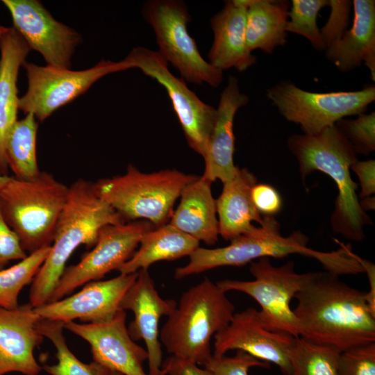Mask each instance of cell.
I'll use <instances>...</instances> for the list:
<instances>
[{
    "mask_svg": "<svg viewBox=\"0 0 375 375\" xmlns=\"http://www.w3.org/2000/svg\"><path fill=\"white\" fill-rule=\"evenodd\" d=\"M132 68L140 69L166 90L188 144L203 157L217 117V108L202 101L182 78L173 75L168 62L158 51L135 47L126 56Z\"/></svg>",
    "mask_w": 375,
    "mask_h": 375,
    "instance_id": "7c38bea8",
    "label": "cell"
},
{
    "mask_svg": "<svg viewBox=\"0 0 375 375\" xmlns=\"http://www.w3.org/2000/svg\"><path fill=\"white\" fill-rule=\"evenodd\" d=\"M288 147L297 160L303 178L320 171L333 179L338 196L331 217L332 229L347 240L361 242L364 227L372 222L360 206L358 185L350 174L358 158L349 142L334 125L315 135L293 134L288 138Z\"/></svg>",
    "mask_w": 375,
    "mask_h": 375,
    "instance_id": "277c9868",
    "label": "cell"
},
{
    "mask_svg": "<svg viewBox=\"0 0 375 375\" xmlns=\"http://www.w3.org/2000/svg\"><path fill=\"white\" fill-rule=\"evenodd\" d=\"M23 65L28 87L26 94L19 99L18 108L25 114L33 113L41 122L84 93L101 77L132 68L126 58L119 62L101 60L93 67L80 71L41 67L26 62Z\"/></svg>",
    "mask_w": 375,
    "mask_h": 375,
    "instance_id": "8fae6325",
    "label": "cell"
},
{
    "mask_svg": "<svg viewBox=\"0 0 375 375\" xmlns=\"http://www.w3.org/2000/svg\"><path fill=\"white\" fill-rule=\"evenodd\" d=\"M328 6V0H292L288 12L286 31L306 38L313 48L325 51L317 16L323 8Z\"/></svg>",
    "mask_w": 375,
    "mask_h": 375,
    "instance_id": "1f68e13d",
    "label": "cell"
},
{
    "mask_svg": "<svg viewBox=\"0 0 375 375\" xmlns=\"http://www.w3.org/2000/svg\"><path fill=\"white\" fill-rule=\"evenodd\" d=\"M123 218L100 197L96 183L79 178L68 188L49 253L32 281L29 303L36 308L50 301L65 265L78 247L94 246L99 231Z\"/></svg>",
    "mask_w": 375,
    "mask_h": 375,
    "instance_id": "3957f363",
    "label": "cell"
},
{
    "mask_svg": "<svg viewBox=\"0 0 375 375\" xmlns=\"http://www.w3.org/2000/svg\"><path fill=\"white\" fill-rule=\"evenodd\" d=\"M226 292L208 278L184 292L160 331V342L176 358L205 367L210 342L235 314Z\"/></svg>",
    "mask_w": 375,
    "mask_h": 375,
    "instance_id": "5b68a950",
    "label": "cell"
},
{
    "mask_svg": "<svg viewBox=\"0 0 375 375\" xmlns=\"http://www.w3.org/2000/svg\"><path fill=\"white\" fill-rule=\"evenodd\" d=\"M336 349L297 337L288 357L290 375H338Z\"/></svg>",
    "mask_w": 375,
    "mask_h": 375,
    "instance_id": "f546056e",
    "label": "cell"
},
{
    "mask_svg": "<svg viewBox=\"0 0 375 375\" xmlns=\"http://www.w3.org/2000/svg\"><path fill=\"white\" fill-rule=\"evenodd\" d=\"M356 258L362 265L364 272L368 276L370 290L365 293V298L370 308L375 312V266L372 262L362 259L358 255Z\"/></svg>",
    "mask_w": 375,
    "mask_h": 375,
    "instance_id": "60d3db41",
    "label": "cell"
},
{
    "mask_svg": "<svg viewBox=\"0 0 375 375\" xmlns=\"http://www.w3.org/2000/svg\"><path fill=\"white\" fill-rule=\"evenodd\" d=\"M248 0L227 1L210 19L214 40L208 53L210 63L223 71L235 68L244 72L256 62L246 40Z\"/></svg>",
    "mask_w": 375,
    "mask_h": 375,
    "instance_id": "44dd1931",
    "label": "cell"
},
{
    "mask_svg": "<svg viewBox=\"0 0 375 375\" xmlns=\"http://www.w3.org/2000/svg\"><path fill=\"white\" fill-rule=\"evenodd\" d=\"M267 98L287 121L300 126L303 134L315 135L347 117L367 112L375 101V86L347 92H314L290 81H281L267 90Z\"/></svg>",
    "mask_w": 375,
    "mask_h": 375,
    "instance_id": "9c48e42d",
    "label": "cell"
},
{
    "mask_svg": "<svg viewBox=\"0 0 375 375\" xmlns=\"http://www.w3.org/2000/svg\"><path fill=\"white\" fill-rule=\"evenodd\" d=\"M110 375H123V374L117 372H111Z\"/></svg>",
    "mask_w": 375,
    "mask_h": 375,
    "instance_id": "f6af8a7d",
    "label": "cell"
},
{
    "mask_svg": "<svg viewBox=\"0 0 375 375\" xmlns=\"http://www.w3.org/2000/svg\"><path fill=\"white\" fill-rule=\"evenodd\" d=\"M269 368L270 364L261 361L245 352L237 351L233 356L215 358L204 367L211 375H249L251 367Z\"/></svg>",
    "mask_w": 375,
    "mask_h": 375,
    "instance_id": "e575fe53",
    "label": "cell"
},
{
    "mask_svg": "<svg viewBox=\"0 0 375 375\" xmlns=\"http://www.w3.org/2000/svg\"><path fill=\"white\" fill-rule=\"evenodd\" d=\"M40 319L29 303L13 310L0 308V375H38L42 370L34 356L44 339L38 328Z\"/></svg>",
    "mask_w": 375,
    "mask_h": 375,
    "instance_id": "d6986e66",
    "label": "cell"
},
{
    "mask_svg": "<svg viewBox=\"0 0 375 375\" xmlns=\"http://www.w3.org/2000/svg\"><path fill=\"white\" fill-rule=\"evenodd\" d=\"M248 101L249 97L240 92L238 80L229 76L220 96L216 120L203 157L205 168L202 176L211 183L219 180L224 183L239 170L233 161V122L237 111Z\"/></svg>",
    "mask_w": 375,
    "mask_h": 375,
    "instance_id": "ffe728a7",
    "label": "cell"
},
{
    "mask_svg": "<svg viewBox=\"0 0 375 375\" xmlns=\"http://www.w3.org/2000/svg\"><path fill=\"white\" fill-rule=\"evenodd\" d=\"M338 372V375H375V342L340 352Z\"/></svg>",
    "mask_w": 375,
    "mask_h": 375,
    "instance_id": "836d02e7",
    "label": "cell"
},
{
    "mask_svg": "<svg viewBox=\"0 0 375 375\" xmlns=\"http://www.w3.org/2000/svg\"><path fill=\"white\" fill-rule=\"evenodd\" d=\"M162 375H211L199 365L171 356L162 365Z\"/></svg>",
    "mask_w": 375,
    "mask_h": 375,
    "instance_id": "ab89813d",
    "label": "cell"
},
{
    "mask_svg": "<svg viewBox=\"0 0 375 375\" xmlns=\"http://www.w3.org/2000/svg\"><path fill=\"white\" fill-rule=\"evenodd\" d=\"M294 299L297 304L293 310L300 337L340 352L375 342V312L365 292L346 284L338 276L316 272Z\"/></svg>",
    "mask_w": 375,
    "mask_h": 375,
    "instance_id": "6da1fadb",
    "label": "cell"
},
{
    "mask_svg": "<svg viewBox=\"0 0 375 375\" xmlns=\"http://www.w3.org/2000/svg\"><path fill=\"white\" fill-rule=\"evenodd\" d=\"M138 272L119 274L105 281H93L78 292L34 308L41 319L63 323L80 319L85 323L106 322L122 310V300L135 281Z\"/></svg>",
    "mask_w": 375,
    "mask_h": 375,
    "instance_id": "e0dca14e",
    "label": "cell"
},
{
    "mask_svg": "<svg viewBox=\"0 0 375 375\" xmlns=\"http://www.w3.org/2000/svg\"><path fill=\"white\" fill-rule=\"evenodd\" d=\"M17 233L5 221L0 210V269L12 260H21L27 256Z\"/></svg>",
    "mask_w": 375,
    "mask_h": 375,
    "instance_id": "8d00e7d4",
    "label": "cell"
},
{
    "mask_svg": "<svg viewBox=\"0 0 375 375\" xmlns=\"http://www.w3.org/2000/svg\"><path fill=\"white\" fill-rule=\"evenodd\" d=\"M68 188L40 172L30 180L11 177L0 192L2 215L28 254L51 245Z\"/></svg>",
    "mask_w": 375,
    "mask_h": 375,
    "instance_id": "8992f818",
    "label": "cell"
},
{
    "mask_svg": "<svg viewBox=\"0 0 375 375\" xmlns=\"http://www.w3.org/2000/svg\"><path fill=\"white\" fill-rule=\"evenodd\" d=\"M154 228L147 220L103 226L93 249L78 263L65 268L49 302L62 299L76 288L118 270L133 256L142 235Z\"/></svg>",
    "mask_w": 375,
    "mask_h": 375,
    "instance_id": "4fadbf2b",
    "label": "cell"
},
{
    "mask_svg": "<svg viewBox=\"0 0 375 375\" xmlns=\"http://www.w3.org/2000/svg\"><path fill=\"white\" fill-rule=\"evenodd\" d=\"M11 177L8 176H4L0 174V192L3 188V187L6 185V184L8 182V181L10 179Z\"/></svg>",
    "mask_w": 375,
    "mask_h": 375,
    "instance_id": "7bdbcfd3",
    "label": "cell"
},
{
    "mask_svg": "<svg viewBox=\"0 0 375 375\" xmlns=\"http://www.w3.org/2000/svg\"><path fill=\"white\" fill-rule=\"evenodd\" d=\"M249 270L253 280L225 279L217 284L226 292L238 291L253 298L260 307V317L267 329L299 337V326L291 301L316 272L297 273L292 261L276 267L269 258L250 262Z\"/></svg>",
    "mask_w": 375,
    "mask_h": 375,
    "instance_id": "ba28073f",
    "label": "cell"
},
{
    "mask_svg": "<svg viewBox=\"0 0 375 375\" xmlns=\"http://www.w3.org/2000/svg\"><path fill=\"white\" fill-rule=\"evenodd\" d=\"M251 199L257 210L264 216L273 217L282 207L280 194L269 184H255L251 189Z\"/></svg>",
    "mask_w": 375,
    "mask_h": 375,
    "instance_id": "74e56055",
    "label": "cell"
},
{
    "mask_svg": "<svg viewBox=\"0 0 375 375\" xmlns=\"http://www.w3.org/2000/svg\"><path fill=\"white\" fill-rule=\"evenodd\" d=\"M200 242L178 231L169 223L146 232L141 238L138 249L117 271L132 274L148 269L153 263L174 260L190 256Z\"/></svg>",
    "mask_w": 375,
    "mask_h": 375,
    "instance_id": "484cf974",
    "label": "cell"
},
{
    "mask_svg": "<svg viewBox=\"0 0 375 375\" xmlns=\"http://www.w3.org/2000/svg\"><path fill=\"white\" fill-rule=\"evenodd\" d=\"M350 29L326 50V58L339 71L349 72L363 62L375 81V1L353 0Z\"/></svg>",
    "mask_w": 375,
    "mask_h": 375,
    "instance_id": "7402d4cb",
    "label": "cell"
},
{
    "mask_svg": "<svg viewBox=\"0 0 375 375\" xmlns=\"http://www.w3.org/2000/svg\"><path fill=\"white\" fill-rule=\"evenodd\" d=\"M199 176L176 169L144 173L129 165L124 174L96 183L98 192L125 221L147 220L155 227L169 223L186 185Z\"/></svg>",
    "mask_w": 375,
    "mask_h": 375,
    "instance_id": "52a82bcc",
    "label": "cell"
},
{
    "mask_svg": "<svg viewBox=\"0 0 375 375\" xmlns=\"http://www.w3.org/2000/svg\"><path fill=\"white\" fill-rule=\"evenodd\" d=\"M351 144L356 154L369 155L375 150V112L355 119L344 118L335 124Z\"/></svg>",
    "mask_w": 375,
    "mask_h": 375,
    "instance_id": "d6a6232c",
    "label": "cell"
},
{
    "mask_svg": "<svg viewBox=\"0 0 375 375\" xmlns=\"http://www.w3.org/2000/svg\"><path fill=\"white\" fill-rule=\"evenodd\" d=\"M226 247L206 249L199 247L184 266L176 269L174 277L182 279L219 267H239L262 258H283L299 254L319 261L326 272L340 276L354 274L358 263L349 246L341 244L336 251L324 252L308 246V238L301 231L288 236L281 233L274 217L263 216V223L230 241Z\"/></svg>",
    "mask_w": 375,
    "mask_h": 375,
    "instance_id": "7a4b0ae2",
    "label": "cell"
},
{
    "mask_svg": "<svg viewBox=\"0 0 375 375\" xmlns=\"http://www.w3.org/2000/svg\"><path fill=\"white\" fill-rule=\"evenodd\" d=\"M144 14L155 33L159 53L188 82L218 87L223 71L214 67L201 55L188 31L190 21L186 6L176 0H155L147 3Z\"/></svg>",
    "mask_w": 375,
    "mask_h": 375,
    "instance_id": "30bf717a",
    "label": "cell"
},
{
    "mask_svg": "<svg viewBox=\"0 0 375 375\" xmlns=\"http://www.w3.org/2000/svg\"><path fill=\"white\" fill-rule=\"evenodd\" d=\"M211 184L201 176L186 185L169 222L175 228L208 245L215 244L219 235Z\"/></svg>",
    "mask_w": 375,
    "mask_h": 375,
    "instance_id": "cb8c5ba5",
    "label": "cell"
},
{
    "mask_svg": "<svg viewBox=\"0 0 375 375\" xmlns=\"http://www.w3.org/2000/svg\"><path fill=\"white\" fill-rule=\"evenodd\" d=\"M360 206L362 210H374L375 207L374 197H367L360 200Z\"/></svg>",
    "mask_w": 375,
    "mask_h": 375,
    "instance_id": "b9f144b4",
    "label": "cell"
},
{
    "mask_svg": "<svg viewBox=\"0 0 375 375\" xmlns=\"http://www.w3.org/2000/svg\"><path fill=\"white\" fill-rule=\"evenodd\" d=\"M126 313L119 310L110 319L97 323H64V328L87 341L93 361L123 375H149L143 367L147 352L131 338Z\"/></svg>",
    "mask_w": 375,
    "mask_h": 375,
    "instance_id": "2e32d148",
    "label": "cell"
},
{
    "mask_svg": "<svg viewBox=\"0 0 375 375\" xmlns=\"http://www.w3.org/2000/svg\"><path fill=\"white\" fill-rule=\"evenodd\" d=\"M214 338L213 357H222L231 350L242 351L261 361L274 364L283 375L291 374L288 354L295 337L267 329L259 311L254 308L235 312L228 324Z\"/></svg>",
    "mask_w": 375,
    "mask_h": 375,
    "instance_id": "5bb4252c",
    "label": "cell"
},
{
    "mask_svg": "<svg viewBox=\"0 0 375 375\" xmlns=\"http://www.w3.org/2000/svg\"><path fill=\"white\" fill-rule=\"evenodd\" d=\"M290 3L287 0H248L246 40L249 50L271 54L287 42Z\"/></svg>",
    "mask_w": 375,
    "mask_h": 375,
    "instance_id": "4316f807",
    "label": "cell"
},
{
    "mask_svg": "<svg viewBox=\"0 0 375 375\" xmlns=\"http://www.w3.org/2000/svg\"><path fill=\"white\" fill-rule=\"evenodd\" d=\"M38 123L33 113L14 124L7 140L6 159L15 178L30 180L40 172L36 153Z\"/></svg>",
    "mask_w": 375,
    "mask_h": 375,
    "instance_id": "83f0119b",
    "label": "cell"
},
{
    "mask_svg": "<svg viewBox=\"0 0 375 375\" xmlns=\"http://www.w3.org/2000/svg\"><path fill=\"white\" fill-rule=\"evenodd\" d=\"M9 27L0 25V40L8 32Z\"/></svg>",
    "mask_w": 375,
    "mask_h": 375,
    "instance_id": "ee69618b",
    "label": "cell"
},
{
    "mask_svg": "<svg viewBox=\"0 0 375 375\" xmlns=\"http://www.w3.org/2000/svg\"><path fill=\"white\" fill-rule=\"evenodd\" d=\"M351 169L357 175L360 182L361 190L358 194L359 199L374 194L375 192V160H357L351 165Z\"/></svg>",
    "mask_w": 375,
    "mask_h": 375,
    "instance_id": "f35d334b",
    "label": "cell"
},
{
    "mask_svg": "<svg viewBox=\"0 0 375 375\" xmlns=\"http://www.w3.org/2000/svg\"><path fill=\"white\" fill-rule=\"evenodd\" d=\"M2 2L10 13L13 28L31 49L42 55L48 66L70 67L72 56L80 40L76 32L56 21L38 1Z\"/></svg>",
    "mask_w": 375,
    "mask_h": 375,
    "instance_id": "9a60e30c",
    "label": "cell"
},
{
    "mask_svg": "<svg viewBox=\"0 0 375 375\" xmlns=\"http://www.w3.org/2000/svg\"><path fill=\"white\" fill-rule=\"evenodd\" d=\"M328 6L331 7L329 17L324 26L320 29L326 49L347 30L352 1L328 0Z\"/></svg>",
    "mask_w": 375,
    "mask_h": 375,
    "instance_id": "d590c367",
    "label": "cell"
},
{
    "mask_svg": "<svg viewBox=\"0 0 375 375\" xmlns=\"http://www.w3.org/2000/svg\"><path fill=\"white\" fill-rule=\"evenodd\" d=\"M38 328L56 350L57 363L42 367L47 373L50 375H110L111 371L103 365L94 361L86 364L72 352L63 335V322L40 319Z\"/></svg>",
    "mask_w": 375,
    "mask_h": 375,
    "instance_id": "f1b7e54d",
    "label": "cell"
},
{
    "mask_svg": "<svg viewBox=\"0 0 375 375\" xmlns=\"http://www.w3.org/2000/svg\"><path fill=\"white\" fill-rule=\"evenodd\" d=\"M176 303L160 297L148 269L138 271L135 281L122 300L120 308L134 315L128 328L131 338L134 341L142 340L146 345L149 375H162L159 323L162 317L172 312Z\"/></svg>",
    "mask_w": 375,
    "mask_h": 375,
    "instance_id": "ac0fdd59",
    "label": "cell"
},
{
    "mask_svg": "<svg viewBox=\"0 0 375 375\" xmlns=\"http://www.w3.org/2000/svg\"><path fill=\"white\" fill-rule=\"evenodd\" d=\"M31 49L12 27L0 40V174L8 176L6 146L17 121L19 103L17 80L19 67Z\"/></svg>",
    "mask_w": 375,
    "mask_h": 375,
    "instance_id": "603a6c76",
    "label": "cell"
},
{
    "mask_svg": "<svg viewBox=\"0 0 375 375\" xmlns=\"http://www.w3.org/2000/svg\"><path fill=\"white\" fill-rule=\"evenodd\" d=\"M258 183L256 176L247 169L239 168L231 180L223 183L221 194L216 199L219 234L231 240L245 234L263 223V217L251 199V189Z\"/></svg>",
    "mask_w": 375,
    "mask_h": 375,
    "instance_id": "d4e9b609",
    "label": "cell"
},
{
    "mask_svg": "<svg viewBox=\"0 0 375 375\" xmlns=\"http://www.w3.org/2000/svg\"><path fill=\"white\" fill-rule=\"evenodd\" d=\"M50 249L51 246L43 247L28 254L17 264L0 269V308L13 310L19 306L20 291L33 281Z\"/></svg>",
    "mask_w": 375,
    "mask_h": 375,
    "instance_id": "4dcf8cb0",
    "label": "cell"
}]
</instances>
